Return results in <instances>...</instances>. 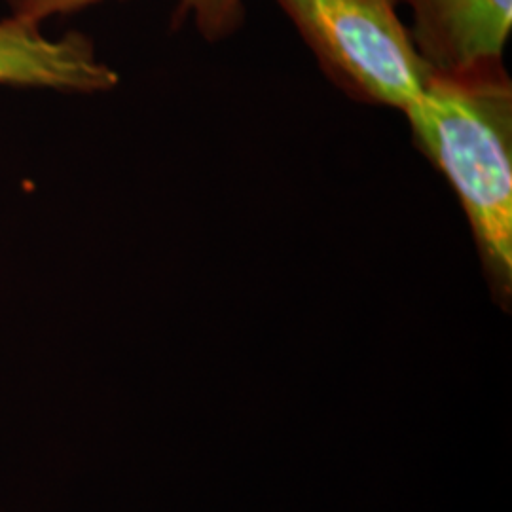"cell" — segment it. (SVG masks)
Instances as JSON below:
<instances>
[{"mask_svg": "<svg viewBox=\"0 0 512 512\" xmlns=\"http://www.w3.org/2000/svg\"><path fill=\"white\" fill-rule=\"evenodd\" d=\"M416 145L458 192L495 300L512 294V86L507 71L431 74L404 110Z\"/></svg>", "mask_w": 512, "mask_h": 512, "instance_id": "obj_1", "label": "cell"}, {"mask_svg": "<svg viewBox=\"0 0 512 512\" xmlns=\"http://www.w3.org/2000/svg\"><path fill=\"white\" fill-rule=\"evenodd\" d=\"M319 59L353 97L406 110L431 71L397 16V0H277Z\"/></svg>", "mask_w": 512, "mask_h": 512, "instance_id": "obj_2", "label": "cell"}, {"mask_svg": "<svg viewBox=\"0 0 512 512\" xmlns=\"http://www.w3.org/2000/svg\"><path fill=\"white\" fill-rule=\"evenodd\" d=\"M410 6V37L431 74L463 76L505 69L512 0H397Z\"/></svg>", "mask_w": 512, "mask_h": 512, "instance_id": "obj_3", "label": "cell"}, {"mask_svg": "<svg viewBox=\"0 0 512 512\" xmlns=\"http://www.w3.org/2000/svg\"><path fill=\"white\" fill-rule=\"evenodd\" d=\"M116 82V73L95 59L90 38L69 33L50 40L40 35L37 23L0 21V84L101 92Z\"/></svg>", "mask_w": 512, "mask_h": 512, "instance_id": "obj_4", "label": "cell"}, {"mask_svg": "<svg viewBox=\"0 0 512 512\" xmlns=\"http://www.w3.org/2000/svg\"><path fill=\"white\" fill-rule=\"evenodd\" d=\"M101 0H8L14 18L37 23L40 19L73 14ZM192 14L203 37L209 40L230 35L243 19V0H181L179 16Z\"/></svg>", "mask_w": 512, "mask_h": 512, "instance_id": "obj_5", "label": "cell"}]
</instances>
